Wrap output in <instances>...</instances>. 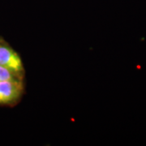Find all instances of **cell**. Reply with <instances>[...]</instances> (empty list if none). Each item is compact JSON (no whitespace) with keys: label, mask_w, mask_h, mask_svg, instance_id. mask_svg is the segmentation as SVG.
<instances>
[{"label":"cell","mask_w":146,"mask_h":146,"mask_svg":"<svg viewBox=\"0 0 146 146\" xmlns=\"http://www.w3.org/2000/svg\"><path fill=\"white\" fill-rule=\"evenodd\" d=\"M0 65L22 79L25 68L19 54L7 44L0 41Z\"/></svg>","instance_id":"6da1fadb"},{"label":"cell","mask_w":146,"mask_h":146,"mask_svg":"<svg viewBox=\"0 0 146 146\" xmlns=\"http://www.w3.org/2000/svg\"><path fill=\"white\" fill-rule=\"evenodd\" d=\"M24 91L22 80L16 79L0 82V105L16 103Z\"/></svg>","instance_id":"7a4b0ae2"},{"label":"cell","mask_w":146,"mask_h":146,"mask_svg":"<svg viewBox=\"0 0 146 146\" xmlns=\"http://www.w3.org/2000/svg\"><path fill=\"white\" fill-rule=\"evenodd\" d=\"M16 79H20L17 77L15 74L11 72L8 69H7L4 67L0 65V82L6 81V80H16ZM22 80V79H20Z\"/></svg>","instance_id":"3957f363"}]
</instances>
